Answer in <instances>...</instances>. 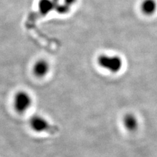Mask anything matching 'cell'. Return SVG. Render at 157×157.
I'll return each instance as SVG.
<instances>
[{"mask_svg":"<svg viewBox=\"0 0 157 157\" xmlns=\"http://www.w3.org/2000/svg\"><path fill=\"white\" fill-rule=\"evenodd\" d=\"M97 63L101 68L112 73H119L123 67V60L118 55H100L97 58Z\"/></svg>","mask_w":157,"mask_h":157,"instance_id":"1","label":"cell"},{"mask_svg":"<svg viewBox=\"0 0 157 157\" xmlns=\"http://www.w3.org/2000/svg\"><path fill=\"white\" fill-rule=\"evenodd\" d=\"M13 107L18 114H24L29 109L33 104L31 94L24 90H18L13 97Z\"/></svg>","mask_w":157,"mask_h":157,"instance_id":"2","label":"cell"},{"mask_svg":"<svg viewBox=\"0 0 157 157\" xmlns=\"http://www.w3.org/2000/svg\"><path fill=\"white\" fill-rule=\"evenodd\" d=\"M30 128L37 133H43L50 129L51 124L47 119L41 115H36L30 118L29 121Z\"/></svg>","mask_w":157,"mask_h":157,"instance_id":"3","label":"cell"},{"mask_svg":"<svg viewBox=\"0 0 157 157\" xmlns=\"http://www.w3.org/2000/svg\"><path fill=\"white\" fill-rule=\"evenodd\" d=\"M50 70L51 66L48 62L45 59H39L33 65L32 73L37 78H43L48 75Z\"/></svg>","mask_w":157,"mask_h":157,"instance_id":"4","label":"cell"},{"mask_svg":"<svg viewBox=\"0 0 157 157\" xmlns=\"http://www.w3.org/2000/svg\"><path fill=\"white\" fill-rule=\"evenodd\" d=\"M124 127L129 132H135L139 127V121L136 115L132 113L126 114L122 119Z\"/></svg>","mask_w":157,"mask_h":157,"instance_id":"5","label":"cell"},{"mask_svg":"<svg viewBox=\"0 0 157 157\" xmlns=\"http://www.w3.org/2000/svg\"><path fill=\"white\" fill-rule=\"evenodd\" d=\"M140 7L141 11L145 15H153L157 10V2L155 0H144Z\"/></svg>","mask_w":157,"mask_h":157,"instance_id":"6","label":"cell"},{"mask_svg":"<svg viewBox=\"0 0 157 157\" xmlns=\"http://www.w3.org/2000/svg\"><path fill=\"white\" fill-rule=\"evenodd\" d=\"M56 3L52 0H41L39 4V11L43 14H48L55 8Z\"/></svg>","mask_w":157,"mask_h":157,"instance_id":"7","label":"cell"},{"mask_svg":"<svg viewBox=\"0 0 157 157\" xmlns=\"http://www.w3.org/2000/svg\"><path fill=\"white\" fill-rule=\"evenodd\" d=\"M70 6H67L66 3L63 4H56L55 6V9L56 10V11L62 14H64L67 13L69 11H70Z\"/></svg>","mask_w":157,"mask_h":157,"instance_id":"8","label":"cell"},{"mask_svg":"<svg viewBox=\"0 0 157 157\" xmlns=\"http://www.w3.org/2000/svg\"><path fill=\"white\" fill-rule=\"evenodd\" d=\"M77 0H64V3H66L67 6L71 7L73 5H74Z\"/></svg>","mask_w":157,"mask_h":157,"instance_id":"9","label":"cell"},{"mask_svg":"<svg viewBox=\"0 0 157 157\" xmlns=\"http://www.w3.org/2000/svg\"><path fill=\"white\" fill-rule=\"evenodd\" d=\"M52 1L54 2H55L56 4H57V3L58 2V1H59V0H52Z\"/></svg>","mask_w":157,"mask_h":157,"instance_id":"10","label":"cell"}]
</instances>
